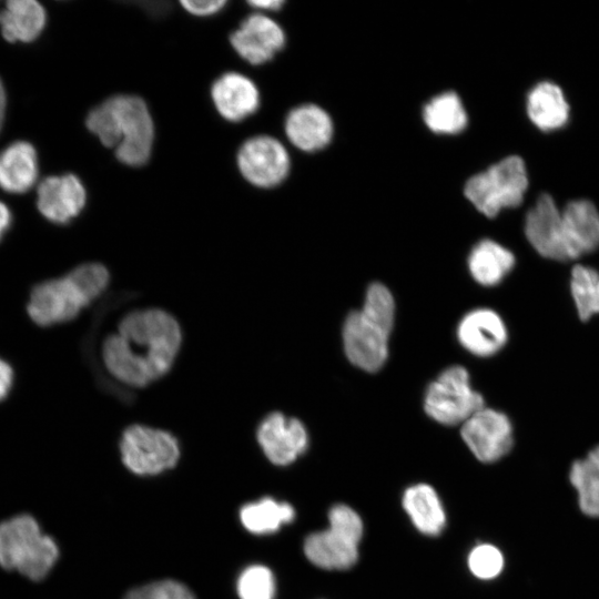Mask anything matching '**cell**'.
I'll return each mask as SVG.
<instances>
[{"label": "cell", "mask_w": 599, "mask_h": 599, "mask_svg": "<svg viewBox=\"0 0 599 599\" xmlns=\"http://www.w3.org/2000/svg\"><path fill=\"white\" fill-rule=\"evenodd\" d=\"M181 345L182 328L173 314L156 307L134 309L104 338L102 361L116 382L143 388L171 370Z\"/></svg>", "instance_id": "6da1fadb"}, {"label": "cell", "mask_w": 599, "mask_h": 599, "mask_svg": "<svg viewBox=\"0 0 599 599\" xmlns=\"http://www.w3.org/2000/svg\"><path fill=\"white\" fill-rule=\"evenodd\" d=\"M110 272L101 263L81 264L59 278L35 285L27 311L39 326H52L74 319L108 288Z\"/></svg>", "instance_id": "7a4b0ae2"}, {"label": "cell", "mask_w": 599, "mask_h": 599, "mask_svg": "<svg viewBox=\"0 0 599 599\" xmlns=\"http://www.w3.org/2000/svg\"><path fill=\"white\" fill-rule=\"evenodd\" d=\"M394 318L392 293L385 285L373 283L363 308L349 313L344 323V348L352 364L366 372H376L385 364Z\"/></svg>", "instance_id": "3957f363"}, {"label": "cell", "mask_w": 599, "mask_h": 599, "mask_svg": "<svg viewBox=\"0 0 599 599\" xmlns=\"http://www.w3.org/2000/svg\"><path fill=\"white\" fill-rule=\"evenodd\" d=\"M59 557L55 541L42 534L30 515H18L0 524V566L18 570L31 580L43 579Z\"/></svg>", "instance_id": "277c9868"}, {"label": "cell", "mask_w": 599, "mask_h": 599, "mask_svg": "<svg viewBox=\"0 0 599 599\" xmlns=\"http://www.w3.org/2000/svg\"><path fill=\"white\" fill-rule=\"evenodd\" d=\"M527 187L524 160L509 155L471 176L466 182L465 196L480 213L491 219L504 209L520 205Z\"/></svg>", "instance_id": "5b68a950"}, {"label": "cell", "mask_w": 599, "mask_h": 599, "mask_svg": "<svg viewBox=\"0 0 599 599\" xmlns=\"http://www.w3.org/2000/svg\"><path fill=\"white\" fill-rule=\"evenodd\" d=\"M108 102L116 159L128 166L145 164L154 142V123L146 103L129 94L111 97Z\"/></svg>", "instance_id": "8992f818"}, {"label": "cell", "mask_w": 599, "mask_h": 599, "mask_svg": "<svg viewBox=\"0 0 599 599\" xmlns=\"http://www.w3.org/2000/svg\"><path fill=\"white\" fill-rule=\"evenodd\" d=\"M483 407L484 397L471 388L469 374L463 366L443 370L425 393V412L443 425H463Z\"/></svg>", "instance_id": "52a82bcc"}, {"label": "cell", "mask_w": 599, "mask_h": 599, "mask_svg": "<svg viewBox=\"0 0 599 599\" xmlns=\"http://www.w3.org/2000/svg\"><path fill=\"white\" fill-rule=\"evenodd\" d=\"M120 453L125 467L136 475H156L173 468L181 449L176 437L167 430L134 424L120 438Z\"/></svg>", "instance_id": "ba28073f"}, {"label": "cell", "mask_w": 599, "mask_h": 599, "mask_svg": "<svg viewBox=\"0 0 599 599\" xmlns=\"http://www.w3.org/2000/svg\"><path fill=\"white\" fill-rule=\"evenodd\" d=\"M236 162L242 176L252 185L263 189L280 185L291 170L286 148L270 135L246 140L238 149Z\"/></svg>", "instance_id": "9c48e42d"}, {"label": "cell", "mask_w": 599, "mask_h": 599, "mask_svg": "<svg viewBox=\"0 0 599 599\" xmlns=\"http://www.w3.org/2000/svg\"><path fill=\"white\" fill-rule=\"evenodd\" d=\"M460 434L474 456L483 463L499 460L508 454L514 444L509 417L487 407L470 416L461 425Z\"/></svg>", "instance_id": "30bf717a"}, {"label": "cell", "mask_w": 599, "mask_h": 599, "mask_svg": "<svg viewBox=\"0 0 599 599\" xmlns=\"http://www.w3.org/2000/svg\"><path fill=\"white\" fill-rule=\"evenodd\" d=\"M256 439L267 459L277 466L295 461L308 446L302 422L281 412H272L260 422Z\"/></svg>", "instance_id": "8fae6325"}, {"label": "cell", "mask_w": 599, "mask_h": 599, "mask_svg": "<svg viewBox=\"0 0 599 599\" xmlns=\"http://www.w3.org/2000/svg\"><path fill=\"white\" fill-rule=\"evenodd\" d=\"M524 231L530 245L542 257L569 261L561 210L549 194H541L527 212Z\"/></svg>", "instance_id": "7c38bea8"}, {"label": "cell", "mask_w": 599, "mask_h": 599, "mask_svg": "<svg viewBox=\"0 0 599 599\" xmlns=\"http://www.w3.org/2000/svg\"><path fill=\"white\" fill-rule=\"evenodd\" d=\"M285 32L272 18L262 13L246 17L230 35L236 53L251 64H263L285 45Z\"/></svg>", "instance_id": "4fadbf2b"}, {"label": "cell", "mask_w": 599, "mask_h": 599, "mask_svg": "<svg viewBox=\"0 0 599 599\" xmlns=\"http://www.w3.org/2000/svg\"><path fill=\"white\" fill-rule=\"evenodd\" d=\"M87 192L74 174L48 176L37 190V206L50 222L67 224L84 209Z\"/></svg>", "instance_id": "5bb4252c"}, {"label": "cell", "mask_w": 599, "mask_h": 599, "mask_svg": "<svg viewBox=\"0 0 599 599\" xmlns=\"http://www.w3.org/2000/svg\"><path fill=\"white\" fill-rule=\"evenodd\" d=\"M361 539V536L329 524L327 529L311 534L306 538L304 552L307 559L319 568L348 569L358 559Z\"/></svg>", "instance_id": "9a60e30c"}, {"label": "cell", "mask_w": 599, "mask_h": 599, "mask_svg": "<svg viewBox=\"0 0 599 599\" xmlns=\"http://www.w3.org/2000/svg\"><path fill=\"white\" fill-rule=\"evenodd\" d=\"M457 336L469 353L487 357L497 354L506 345L508 331L498 313L489 308H476L461 318Z\"/></svg>", "instance_id": "2e32d148"}, {"label": "cell", "mask_w": 599, "mask_h": 599, "mask_svg": "<svg viewBox=\"0 0 599 599\" xmlns=\"http://www.w3.org/2000/svg\"><path fill=\"white\" fill-rule=\"evenodd\" d=\"M284 130L295 148L304 152H315L331 143L334 123L323 108L314 103H305L288 112Z\"/></svg>", "instance_id": "e0dca14e"}, {"label": "cell", "mask_w": 599, "mask_h": 599, "mask_svg": "<svg viewBox=\"0 0 599 599\" xmlns=\"http://www.w3.org/2000/svg\"><path fill=\"white\" fill-rule=\"evenodd\" d=\"M215 109L230 122H240L260 108V92L255 83L238 72H226L211 88Z\"/></svg>", "instance_id": "ac0fdd59"}, {"label": "cell", "mask_w": 599, "mask_h": 599, "mask_svg": "<svg viewBox=\"0 0 599 599\" xmlns=\"http://www.w3.org/2000/svg\"><path fill=\"white\" fill-rule=\"evenodd\" d=\"M561 217L569 260L599 248V211L592 202L570 201L561 210Z\"/></svg>", "instance_id": "d6986e66"}, {"label": "cell", "mask_w": 599, "mask_h": 599, "mask_svg": "<svg viewBox=\"0 0 599 599\" xmlns=\"http://www.w3.org/2000/svg\"><path fill=\"white\" fill-rule=\"evenodd\" d=\"M37 151L27 141H17L0 152V187L13 194L29 191L38 180Z\"/></svg>", "instance_id": "ffe728a7"}, {"label": "cell", "mask_w": 599, "mask_h": 599, "mask_svg": "<svg viewBox=\"0 0 599 599\" xmlns=\"http://www.w3.org/2000/svg\"><path fill=\"white\" fill-rule=\"evenodd\" d=\"M47 23V13L35 0H10L0 11V29L9 42L35 40Z\"/></svg>", "instance_id": "44dd1931"}, {"label": "cell", "mask_w": 599, "mask_h": 599, "mask_svg": "<svg viewBox=\"0 0 599 599\" xmlns=\"http://www.w3.org/2000/svg\"><path fill=\"white\" fill-rule=\"evenodd\" d=\"M530 121L541 131L562 128L569 119V104L562 90L550 81L537 83L526 103Z\"/></svg>", "instance_id": "7402d4cb"}, {"label": "cell", "mask_w": 599, "mask_h": 599, "mask_svg": "<svg viewBox=\"0 0 599 599\" xmlns=\"http://www.w3.org/2000/svg\"><path fill=\"white\" fill-rule=\"evenodd\" d=\"M515 263L511 251L489 238L479 241L468 255L469 272L483 286H495L502 282Z\"/></svg>", "instance_id": "603a6c76"}, {"label": "cell", "mask_w": 599, "mask_h": 599, "mask_svg": "<svg viewBox=\"0 0 599 599\" xmlns=\"http://www.w3.org/2000/svg\"><path fill=\"white\" fill-rule=\"evenodd\" d=\"M403 507L422 534L437 536L446 526L441 501L435 489L427 484L407 488L403 495Z\"/></svg>", "instance_id": "cb8c5ba5"}, {"label": "cell", "mask_w": 599, "mask_h": 599, "mask_svg": "<svg viewBox=\"0 0 599 599\" xmlns=\"http://www.w3.org/2000/svg\"><path fill=\"white\" fill-rule=\"evenodd\" d=\"M426 126L437 134H457L468 123V115L459 95L453 91L433 97L423 109Z\"/></svg>", "instance_id": "d4e9b609"}, {"label": "cell", "mask_w": 599, "mask_h": 599, "mask_svg": "<svg viewBox=\"0 0 599 599\" xmlns=\"http://www.w3.org/2000/svg\"><path fill=\"white\" fill-rule=\"evenodd\" d=\"M569 480L578 494L580 510L587 516L599 517V445L572 463Z\"/></svg>", "instance_id": "484cf974"}, {"label": "cell", "mask_w": 599, "mask_h": 599, "mask_svg": "<svg viewBox=\"0 0 599 599\" xmlns=\"http://www.w3.org/2000/svg\"><path fill=\"white\" fill-rule=\"evenodd\" d=\"M295 517L294 508L287 502L272 498L244 505L240 510L243 526L253 534H271L282 525L290 524Z\"/></svg>", "instance_id": "4316f807"}, {"label": "cell", "mask_w": 599, "mask_h": 599, "mask_svg": "<svg viewBox=\"0 0 599 599\" xmlns=\"http://www.w3.org/2000/svg\"><path fill=\"white\" fill-rule=\"evenodd\" d=\"M570 292L578 316L582 321L599 314V272L591 266L577 264L571 270Z\"/></svg>", "instance_id": "83f0119b"}, {"label": "cell", "mask_w": 599, "mask_h": 599, "mask_svg": "<svg viewBox=\"0 0 599 599\" xmlns=\"http://www.w3.org/2000/svg\"><path fill=\"white\" fill-rule=\"evenodd\" d=\"M237 593L241 599H273L275 581L272 571L260 565L246 568L238 577Z\"/></svg>", "instance_id": "f1b7e54d"}, {"label": "cell", "mask_w": 599, "mask_h": 599, "mask_svg": "<svg viewBox=\"0 0 599 599\" xmlns=\"http://www.w3.org/2000/svg\"><path fill=\"white\" fill-rule=\"evenodd\" d=\"M468 567L475 577L484 580L493 579L501 572L504 557L497 547L481 544L470 551Z\"/></svg>", "instance_id": "f546056e"}, {"label": "cell", "mask_w": 599, "mask_h": 599, "mask_svg": "<svg viewBox=\"0 0 599 599\" xmlns=\"http://www.w3.org/2000/svg\"><path fill=\"white\" fill-rule=\"evenodd\" d=\"M143 588L150 599H195L184 585L174 580H161Z\"/></svg>", "instance_id": "4dcf8cb0"}, {"label": "cell", "mask_w": 599, "mask_h": 599, "mask_svg": "<svg viewBox=\"0 0 599 599\" xmlns=\"http://www.w3.org/2000/svg\"><path fill=\"white\" fill-rule=\"evenodd\" d=\"M224 0L210 1H181V6L191 14L196 17H207L220 12L225 6Z\"/></svg>", "instance_id": "1f68e13d"}, {"label": "cell", "mask_w": 599, "mask_h": 599, "mask_svg": "<svg viewBox=\"0 0 599 599\" xmlns=\"http://www.w3.org/2000/svg\"><path fill=\"white\" fill-rule=\"evenodd\" d=\"M14 373L9 363L0 357V402L10 393L13 385Z\"/></svg>", "instance_id": "d6a6232c"}, {"label": "cell", "mask_w": 599, "mask_h": 599, "mask_svg": "<svg viewBox=\"0 0 599 599\" xmlns=\"http://www.w3.org/2000/svg\"><path fill=\"white\" fill-rule=\"evenodd\" d=\"M12 223V214L6 203L0 201V241Z\"/></svg>", "instance_id": "836d02e7"}, {"label": "cell", "mask_w": 599, "mask_h": 599, "mask_svg": "<svg viewBox=\"0 0 599 599\" xmlns=\"http://www.w3.org/2000/svg\"><path fill=\"white\" fill-rule=\"evenodd\" d=\"M252 8L257 10H280L285 3L283 0H255L247 2Z\"/></svg>", "instance_id": "e575fe53"}, {"label": "cell", "mask_w": 599, "mask_h": 599, "mask_svg": "<svg viewBox=\"0 0 599 599\" xmlns=\"http://www.w3.org/2000/svg\"><path fill=\"white\" fill-rule=\"evenodd\" d=\"M6 108H7V94H6L4 85L0 79V132L4 122Z\"/></svg>", "instance_id": "d590c367"}, {"label": "cell", "mask_w": 599, "mask_h": 599, "mask_svg": "<svg viewBox=\"0 0 599 599\" xmlns=\"http://www.w3.org/2000/svg\"><path fill=\"white\" fill-rule=\"evenodd\" d=\"M123 599H150L143 587L131 590Z\"/></svg>", "instance_id": "8d00e7d4"}]
</instances>
